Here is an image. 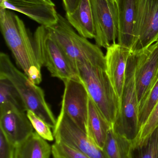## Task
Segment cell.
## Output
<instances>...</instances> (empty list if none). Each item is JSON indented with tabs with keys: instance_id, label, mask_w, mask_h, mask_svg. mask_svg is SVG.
I'll use <instances>...</instances> for the list:
<instances>
[{
	"instance_id": "cell-2",
	"label": "cell",
	"mask_w": 158,
	"mask_h": 158,
	"mask_svg": "<svg viewBox=\"0 0 158 158\" xmlns=\"http://www.w3.org/2000/svg\"><path fill=\"white\" fill-rule=\"evenodd\" d=\"M78 74L90 98L113 128L120 109L119 99L107 72L106 60L100 63H79Z\"/></svg>"
},
{
	"instance_id": "cell-24",
	"label": "cell",
	"mask_w": 158,
	"mask_h": 158,
	"mask_svg": "<svg viewBox=\"0 0 158 158\" xmlns=\"http://www.w3.org/2000/svg\"><path fill=\"white\" fill-rule=\"evenodd\" d=\"M26 113L35 132L41 137L49 142L54 140L51 128L47 123L30 110H27Z\"/></svg>"
},
{
	"instance_id": "cell-12",
	"label": "cell",
	"mask_w": 158,
	"mask_h": 158,
	"mask_svg": "<svg viewBox=\"0 0 158 158\" xmlns=\"http://www.w3.org/2000/svg\"><path fill=\"white\" fill-rule=\"evenodd\" d=\"M0 8L22 13L47 27L55 25L58 20L55 5L39 0H6L0 5Z\"/></svg>"
},
{
	"instance_id": "cell-11",
	"label": "cell",
	"mask_w": 158,
	"mask_h": 158,
	"mask_svg": "<svg viewBox=\"0 0 158 158\" xmlns=\"http://www.w3.org/2000/svg\"><path fill=\"white\" fill-rule=\"evenodd\" d=\"M135 54V78L140 104L158 77V41Z\"/></svg>"
},
{
	"instance_id": "cell-9",
	"label": "cell",
	"mask_w": 158,
	"mask_h": 158,
	"mask_svg": "<svg viewBox=\"0 0 158 158\" xmlns=\"http://www.w3.org/2000/svg\"><path fill=\"white\" fill-rule=\"evenodd\" d=\"M96 44L107 49L117 43L118 16L116 0H91Z\"/></svg>"
},
{
	"instance_id": "cell-5",
	"label": "cell",
	"mask_w": 158,
	"mask_h": 158,
	"mask_svg": "<svg viewBox=\"0 0 158 158\" xmlns=\"http://www.w3.org/2000/svg\"><path fill=\"white\" fill-rule=\"evenodd\" d=\"M47 28L75 65L82 62L96 64L105 61V55L100 47L77 33L61 15L58 14L57 23Z\"/></svg>"
},
{
	"instance_id": "cell-30",
	"label": "cell",
	"mask_w": 158,
	"mask_h": 158,
	"mask_svg": "<svg viewBox=\"0 0 158 158\" xmlns=\"http://www.w3.org/2000/svg\"><path fill=\"white\" fill-rule=\"evenodd\" d=\"M157 41H158V38L157 40Z\"/></svg>"
},
{
	"instance_id": "cell-8",
	"label": "cell",
	"mask_w": 158,
	"mask_h": 158,
	"mask_svg": "<svg viewBox=\"0 0 158 158\" xmlns=\"http://www.w3.org/2000/svg\"><path fill=\"white\" fill-rule=\"evenodd\" d=\"M53 129L56 143L66 145L91 158H106L103 150L63 111L60 110Z\"/></svg>"
},
{
	"instance_id": "cell-19",
	"label": "cell",
	"mask_w": 158,
	"mask_h": 158,
	"mask_svg": "<svg viewBox=\"0 0 158 158\" xmlns=\"http://www.w3.org/2000/svg\"><path fill=\"white\" fill-rule=\"evenodd\" d=\"M133 144L126 137L109 131L103 150L106 158H132Z\"/></svg>"
},
{
	"instance_id": "cell-15",
	"label": "cell",
	"mask_w": 158,
	"mask_h": 158,
	"mask_svg": "<svg viewBox=\"0 0 158 158\" xmlns=\"http://www.w3.org/2000/svg\"><path fill=\"white\" fill-rule=\"evenodd\" d=\"M117 9V43L131 49L134 41L136 0H116Z\"/></svg>"
},
{
	"instance_id": "cell-23",
	"label": "cell",
	"mask_w": 158,
	"mask_h": 158,
	"mask_svg": "<svg viewBox=\"0 0 158 158\" xmlns=\"http://www.w3.org/2000/svg\"><path fill=\"white\" fill-rule=\"evenodd\" d=\"M158 126V102L143 125L133 144V148L142 143Z\"/></svg>"
},
{
	"instance_id": "cell-7",
	"label": "cell",
	"mask_w": 158,
	"mask_h": 158,
	"mask_svg": "<svg viewBox=\"0 0 158 158\" xmlns=\"http://www.w3.org/2000/svg\"><path fill=\"white\" fill-rule=\"evenodd\" d=\"M158 38V0H136L132 52L138 53Z\"/></svg>"
},
{
	"instance_id": "cell-3",
	"label": "cell",
	"mask_w": 158,
	"mask_h": 158,
	"mask_svg": "<svg viewBox=\"0 0 158 158\" xmlns=\"http://www.w3.org/2000/svg\"><path fill=\"white\" fill-rule=\"evenodd\" d=\"M0 78L9 80L20 95L27 110H30L43 120L51 128L56 123L51 108L46 102L43 90L32 83L24 73L13 64L9 56L0 54Z\"/></svg>"
},
{
	"instance_id": "cell-6",
	"label": "cell",
	"mask_w": 158,
	"mask_h": 158,
	"mask_svg": "<svg viewBox=\"0 0 158 158\" xmlns=\"http://www.w3.org/2000/svg\"><path fill=\"white\" fill-rule=\"evenodd\" d=\"M135 54L131 53L127 63L125 84L120 109L113 127L115 132L135 142L141 129L139 120V103L135 78Z\"/></svg>"
},
{
	"instance_id": "cell-13",
	"label": "cell",
	"mask_w": 158,
	"mask_h": 158,
	"mask_svg": "<svg viewBox=\"0 0 158 158\" xmlns=\"http://www.w3.org/2000/svg\"><path fill=\"white\" fill-rule=\"evenodd\" d=\"M131 53L130 48L116 43L107 49L105 55L107 72L120 104L125 84L127 63Z\"/></svg>"
},
{
	"instance_id": "cell-28",
	"label": "cell",
	"mask_w": 158,
	"mask_h": 158,
	"mask_svg": "<svg viewBox=\"0 0 158 158\" xmlns=\"http://www.w3.org/2000/svg\"><path fill=\"white\" fill-rule=\"evenodd\" d=\"M39 1H42V2H44L46 3L49 4L55 5L52 0H39Z\"/></svg>"
},
{
	"instance_id": "cell-17",
	"label": "cell",
	"mask_w": 158,
	"mask_h": 158,
	"mask_svg": "<svg viewBox=\"0 0 158 158\" xmlns=\"http://www.w3.org/2000/svg\"><path fill=\"white\" fill-rule=\"evenodd\" d=\"M112 127L89 97L87 134L101 149L105 142L109 131Z\"/></svg>"
},
{
	"instance_id": "cell-14",
	"label": "cell",
	"mask_w": 158,
	"mask_h": 158,
	"mask_svg": "<svg viewBox=\"0 0 158 158\" xmlns=\"http://www.w3.org/2000/svg\"><path fill=\"white\" fill-rule=\"evenodd\" d=\"M0 131L15 147L27 139L34 129L26 112L12 110L0 114Z\"/></svg>"
},
{
	"instance_id": "cell-16",
	"label": "cell",
	"mask_w": 158,
	"mask_h": 158,
	"mask_svg": "<svg viewBox=\"0 0 158 158\" xmlns=\"http://www.w3.org/2000/svg\"><path fill=\"white\" fill-rule=\"evenodd\" d=\"M66 19L81 36L86 39H94L95 31L91 0H81L74 13L66 14Z\"/></svg>"
},
{
	"instance_id": "cell-10",
	"label": "cell",
	"mask_w": 158,
	"mask_h": 158,
	"mask_svg": "<svg viewBox=\"0 0 158 158\" xmlns=\"http://www.w3.org/2000/svg\"><path fill=\"white\" fill-rule=\"evenodd\" d=\"M64 83L65 89L60 110L87 134L89 100L88 92L81 81L69 80Z\"/></svg>"
},
{
	"instance_id": "cell-22",
	"label": "cell",
	"mask_w": 158,
	"mask_h": 158,
	"mask_svg": "<svg viewBox=\"0 0 158 158\" xmlns=\"http://www.w3.org/2000/svg\"><path fill=\"white\" fill-rule=\"evenodd\" d=\"M132 158H158V126L141 144L134 148Z\"/></svg>"
},
{
	"instance_id": "cell-27",
	"label": "cell",
	"mask_w": 158,
	"mask_h": 158,
	"mask_svg": "<svg viewBox=\"0 0 158 158\" xmlns=\"http://www.w3.org/2000/svg\"><path fill=\"white\" fill-rule=\"evenodd\" d=\"M66 14H72L78 8L81 0H62Z\"/></svg>"
},
{
	"instance_id": "cell-18",
	"label": "cell",
	"mask_w": 158,
	"mask_h": 158,
	"mask_svg": "<svg viewBox=\"0 0 158 158\" xmlns=\"http://www.w3.org/2000/svg\"><path fill=\"white\" fill-rule=\"evenodd\" d=\"M52 149L47 141L34 131L15 147L14 158H50Z\"/></svg>"
},
{
	"instance_id": "cell-25",
	"label": "cell",
	"mask_w": 158,
	"mask_h": 158,
	"mask_svg": "<svg viewBox=\"0 0 158 158\" xmlns=\"http://www.w3.org/2000/svg\"><path fill=\"white\" fill-rule=\"evenodd\" d=\"M53 158H91L81 152L61 143L55 142L52 146Z\"/></svg>"
},
{
	"instance_id": "cell-1",
	"label": "cell",
	"mask_w": 158,
	"mask_h": 158,
	"mask_svg": "<svg viewBox=\"0 0 158 158\" xmlns=\"http://www.w3.org/2000/svg\"><path fill=\"white\" fill-rule=\"evenodd\" d=\"M1 31L17 65L29 81L38 85L42 81L41 66L38 61L33 44L23 21L6 8H0Z\"/></svg>"
},
{
	"instance_id": "cell-29",
	"label": "cell",
	"mask_w": 158,
	"mask_h": 158,
	"mask_svg": "<svg viewBox=\"0 0 158 158\" xmlns=\"http://www.w3.org/2000/svg\"><path fill=\"white\" fill-rule=\"evenodd\" d=\"M5 1H6V0H0V5L2 4L3 2Z\"/></svg>"
},
{
	"instance_id": "cell-21",
	"label": "cell",
	"mask_w": 158,
	"mask_h": 158,
	"mask_svg": "<svg viewBox=\"0 0 158 158\" xmlns=\"http://www.w3.org/2000/svg\"><path fill=\"white\" fill-rule=\"evenodd\" d=\"M158 102V77L139 104V120L141 128L148 118Z\"/></svg>"
},
{
	"instance_id": "cell-26",
	"label": "cell",
	"mask_w": 158,
	"mask_h": 158,
	"mask_svg": "<svg viewBox=\"0 0 158 158\" xmlns=\"http://www.w3.org/2000/svg\"><path fill=\"white\" fill-rule=\"evenodd\" d=\"M15 146L0 131V158H14Z\"/></svg>"
},
{
	"instance_id": "cell-4",
	"label": "cell",
	"mask_w": 158,
	"mask_h": 158,
	"mask_svg": "<svg viewBox=\"0 0 158 158\" xmlns=\"http://www.w3.org/2000/svg\"><path fill=\"white\" fill-rule=\"evenodd\" d=\"M38 61L47 68L53 77L63 82L69 80L81 81L77 67L65 53L48 29L41 26L36 29L33 40Z\"/></svg>"
},
{
	"instance_id": "cell-20",
	"label": "cell",
	"mask_w": 158,
	"mask_h": 158,
	"mask_svg": "<svg viewBox=\"0 0 158 158\" xmlns=\"http://www.w3.org/2000/svg\"><path fill=\"white\" fill-rule=\"evenodd\" d=\"M17 110L27 112L25 104L12 83L5 78H0V114Z\"/></svg>"
}]
</instances>
